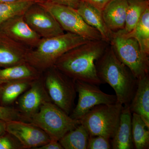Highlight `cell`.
I'll return each instance as SVG.
<instances>
[{"instance_id": "obj_23", "label": "cell", "mask_w": 149, "mask_h": 149, "mask_svg": "<svg viewBox=\"0 0 149 149\" xmlns=\"http://www.w3.org/2000/svg\"><path fill=\"white\" fill-rule=\"evenodd\" d=\"M128 6L124 29L118 32L123 34L131 32L149 7V0H128Z\"/></svg>"}, {"instance_id": "obj_12", "label": "cell", "mask_w": 149, "mask_h": 149, "mask_svg": "<svg viewBox=\"0 0 149 149\" xmlns=\"http://www.w3.org/2000/svg\"><path fill=\"white\" fill-rule=\"evenodd\" d=\"M52 101L44 84L43 78L34 80L31 86L18 98L17 110L28 122L47 102Z\"/></svg>"}, {"instance_id": "obj_15", "label": "cell", "mask_w": 149, "mask_h": 149, "mask_svg": "<svg viewBox=\"0 0 149 149\" xmlns=\"http://www.w3.org/2000/svg\"><path fill=\"white\" fill-rule=\"evenodd\" d=\"M132 118L129 105H124L117 129L112 139V149H134L132 139Z\"/></svg>"}, {"instance_id": "obj_24", "label": "cell", "mask_w": 149, "mask_h": 149, "mask_svg": "<svg viewBox=\"0 0 149 149\" xmlns=\"http://www.w3.org/2000/svg\"><path fill=\"white\" fill-rule=\"evenodd\" d=\"M132 139L134 148H149V128L139 115L132 113Z\"/></svg>"}, {"instance_id": "obj_18", "label": "cell", "mask_w": 149, "mask_h": 149, "mask_svg": "<svg viewBox=\"0 0 149 149\" xmlns=\"http://www.w3.org/2000/svg\"><path fill=\"white\" fill-rule=\"evenodd\" d=\"M76 10L84 21L97 29L101 35L102 40L109 44L111 32L106 25L102 12L83 0Z\"/></svg>"}, {"instance_id": "obj_6", "label": "cell", "mask_w": 149, "mask_h": 149, "mask_svg": "<svg viewBox=\"0 0 149 149\" xmlns=\"http://www.w3.org/2000/svg\"><path fill=\"white\" fill-rule=\"evenodd\" d=\"M109 45L117 58L137 79L149 74V56L143 52L136 39L111 32Z\"/></svg>"}, {"instance_id": "obj_33", "label": "cell", "mask_w": 149, "mask_h": 149, "mask_svg": "<svg viewBox=\"0 0 149 149\" xmlns=\"http://www.w3.org/2000/svg\"><path fill=\"white\" fill-rule=\"evenodd\" d=\"M20 1V0H0V3H1L15 2L18 1Z\"/></svg>"}, {"instance_id": "obj_21", "label": "cell", "mask_w": 149, "mask_h": 149, "mask_svg": "<svg viewBox=\"0 0 149 149\" xmlns=\"http://www.w3.org/2000/svg\"><path fill=\"white\" fill-rule=\"evenodd\" d=\"M116 32L123 37L136 39L143 52L149 56V7L145 11L141 19L131 32L126 34Z\"/></svg>"}, {"instance_id": "obj_13", "label": "cell", "mask_w": 149, "mask_h": 149, "mask_svg": "<svg viewBox=\"0 0 149 149\" xmlns=\"http://www.w3.org/2000/svg\"><path fill=\"white\" fill-rule=\"evenodd\" d=\"M0 31L29 49L36 47L42 38L27 24L23 15L7 20L0 26Z\"/></svg>"}, {"instance_id": "obj_10", "label": "cell", "mask_w": 149, "mask_h": 149, "mask_svg": "<svg viewBox=\"0 0 149 149\" xmlns=\"http://www.w3.org/2000/svg\"><path fill=\"white\" fill-rule=\"evenodd\" d=\"M25 21L41 38H48L64 33L53 16L38 3L29 8L24 15Z\"/></svg>"}, {"instance_id": "obj_11", "label": "cell", "mask_w": 149, "mask_h": 149, "mask_svg": "<svg viewBox=\"0 0 149 149\" xmlns=\"http://www.w3.org/2000/svg\"><path fill=\"white\" fill-rule=\"evenodd\" d=\"M6 131L14 136L24 149L39 148L51 141L47 134L31 123L22 120L6 121Z\"/></svg>"}, {"instance_id": "obj_4", "label": "cell", "mask_w": 149, "mask_h": 149, "mask_svg": "<svg viewBox=\"0 0 149 149\" xmlns=\"http://www.w3.org/2000/svg\"><path fill=\"white\" fill-rule=\"evenodd\" d=\"M28 122L44 130L51 140L58 141L80 124V120L70 117L52 101L44 104L38 112L29 118Z\"/></svg>"}, {"instance_id": "obj_31", "label": "cell", "mask_w": 149, "mask_h": 149, "mask_svg": "<svg viewBox=\"0 0 149 149\" xmlns=\"http://www.w3.org/2000/svg\"><path fill=\"white\" fill-rule=\"evenodd\" d=\"M35 149H63L58 141L51 140L48 143Z\"/></svg>"}, {"instance_id": "obj_3", "label": "cell", "mask_w": 149, "mask_h": 149, "mask_svg": "<svg viewBox=\"0 0 149 149\" xmlns=\"http://www.w3.org/2000/svg\"><path fill=\"white\" fill-rule=\"evenodd\" d=\"M89 41L67 32L58 36L42 38L36 47L29 49L26 62L40 72H44L54 66L57 60L67 52Z\"/></svg>"}, {"instance_id": "obj_30", "label": "cell", "mask_w": 149, "mask_h": 149, "mask_svg": "<svg viewBox=\"0 0 149 149\" xmlns=\"http://www.w3.org/2000/svg\"><path fill=\"white\" fill-rule=\"evenodd\" d=\"M53 2L76 9L82 0H51Z\"/></svg>"}, {"instance_id": "obj_28", "label": "cell", "mask_w": 149, "mask_h": 149, "mask_svg": "<svg viewBox=\"0 0 149 149\" xmlns=\"http://www.w3.org/2000/svg\"><path fill=\"white\" fill-rule=\"evenodd\" d=\"M110 140L102 136H90L87 149H112Z\"/></svg>"}, {"instance_id": "obj_8", "label": "cell", "mask_w": 149, "mask_h": 149, "mask_svg": "<svg viewBox=\"0 0 149 149\" xmlns=\"http://www.w3.org/2000/svg\"><path fill=\"white\" fill-rule=\"evenodd\" d=\"M38 3L53 16L64 31L90 41L102 40L100 32L87 24L75 9L56 3L51 0Z\"/></svg>"}, {"instance_id": "obj_17", "label": "cell", "mask_w": 149, "mask_h": 149, "mask_svg": "<svg viewBox=\"0 0 149 149\" xmlns=\"http://www.w3.org/2000/svg\"><path fill=\"white\" fill-rule=\"evenodd\" d=\"M128 0H112L102 11L107 27L111 32L124 29Z\"/></svg>"}, {"instance_id": "obj_5", "label": "cell", "mask_w": 149, "mask_h": 149, "mask_svg": "<svg viewBox=\"0 0 149 149\" xmlns=\"http://www.w3.org/2000/svg\"><path fill=\"white\" fill-rule=\"evenodd\" d=\"M123 105L116 102L94 107L81 119L90 136H100L112 139L118 126Z\"/></svg>"}, {"instance_id": "obj_1", "label": "cell", "mask_w": 149, "mask_h": 149, "mask_svg": "<svg viewBox=\"0 0 149 149\" xmlns=\"http://www.w3.org/2000/svg\"><path fill=\"white\" fill-rule=\"evenodd\" d=\"M109 45L103 40L89 41L63 55L54 66L75 81L97 85L104 84L98 76L95 62Z\"/></svg>"}, {"instance_id": "obj_29", "label": "cell", "mask_w": 149, "mask_h": 149, "mask_svg": "<svg viewBox=\"0 0 149 149\" xmlns=\"http://www.w3.org/2000/svg\"><path fill=\"white\" fill-rule=\"evenodd\" d=\"M84 1L90 4L94 7L95 8L100 11L103 10L112 0H83Z\"/></svg>"}, {"instance_id": "obj_32", "label": "cell", "mask_w": 149, "mask_h": 149, "mask_svg": "<svg viewBox=\"0 0 149 149\" xmlns=\"http://www.w3.org/2000/svg\"><path fill=\"white\" fill-rule=\"evenodd\" d=\"M6 132V121L0 119V135Z\"/></svg>"}, {"instance_id": "obj_9", "label": "cell", "mask_w": 149, "mask_h": 149, "mask_svg": "<svg viewBox=\"0 0 149 149\" xmlns=\"http://www.w3.org/2000/svg\"><path fill=\"white\" fill-rule=\"evenodd\" d=\"M75 83L78 99L76 106L70 114L73 119L80 120L96 106L117 102L116 95L104 93L97 85L79 80H75Z\"/></svg>"}, {"instance_id": "obj_2", "label": "cell", "mask_w": 149, "mask_h": 149, "mask_svg": "<svg viewBox=\"0 0 149 149\" xmlns=\"http://www.w3.org/2000/svg\"><path fill=\"white\" fill-rule=\"evenodd\" d=\"M95 65L100 79L114 90L117 102L124 105L130 104L136 91L138 79L117 58L110 45L96 61Z\"/></svg>"}, {"instance_id": "obj_20", "label": "cell", "mask_w": 149, "mask_h": 149, "mask_svg": "<svg viewBox=\"0 0 149 149\" xmlns=\"http://www.w3.org/2000/svg\"><path fill=\"white\" fill-rule=\"evenodd\" d=\"M33 81L18 80L0 85V105L12 107L20 95L30 87Z\"/></svg>"}, {"instance_id": "obj_34", "label": "cell", "mask_w": 149, "mask_h": 149, "mask_svg": "<svg viewBox=\"0 0 149 149\" xmlns=\"http://www.w3.org/2000/svg\"><path fill=\"white\" fill-rule=\"evenodd\" d=\"M39 1H40V2H42L43 1H45V0H38Z\"/></svg>"}, {"instance_id": "obj_14", "label": "cell", "mask_w": 149, "mask_h": 149, "mask_svg": "<svg viewBox=\"0 0 149 149\" xmlns=\"http://www.w3.org/2000/svg\"><path fill=\"white\" fill-rule=\"evenodd\" d=\"M29 49L0 31V68L26 62Z\"/></svg>"}, {"instance_id": "obj_7", "label": "cell", "mask_w": 149, "mask_h": 149, "mask_svg": "<svg viewBox=\"0 0 149 149\" xmlns=\"http://www.w3.org/2000/svg\"><path fill=\"white\" fill-rule=\"evenodd\" d=\"M45 71L43 80L51 101L70 115L76 97L75 81L54 66Z\"/></svg>"}, {"instance_id": "obj_19", "label": "cell", "mask_w": 149, "mask_h": 149, "mask_svg": "<svg viewBox=\"0 0 149 149\" xmlns=\"http://www.w3.org/2000/svg\"><path fill=\"white\" fill-rule=\"evenodd\" d=\"M41 76L42 72L25 62L0 68V85L18 80H34Z\"/></svg>"}, {"instance_id": "obj_26", "label": "cell", "mask_w": 149, "mask_h": 149, "mask_svg": "<svg viewBox=\"0 0 149 149\" xmlns=\"http://www.w3.org/2000/svg\"><path fill=\"white\" fill-rule=\"evenodd\" d=\"M0 119L5 121L22 120L26 121V119L17 109L12 107H6L0 105Z\"/></svg>"}, {"instance_id": "obj_22", "label": "cell", "mask_w": 149, "mask_h": 149, "mask_svg": "<svg viewBox=\"0 0 149 149\" xmlns=\"http://www.w3.org/2000/svg\"><path fill=\"white\" fill-rule=\"evenodd\" d=\"M90 135L82 124L66 133L58 142L63 149H87Z\"/></svg>"}, {"instance_id": "obj_25", "label": "cell", "mask_w": 149, "mask_h": 149, "mask_svg": "<svg viewBox=\"0 0 149 149\" xmlns=\"http://www.w3.org/2000/svg\"><path fill=\"white\" fill-rule=\"evenodd\" d=\"M38 0H20L13 3H0V26L12 17L17 15H24L30 7L36 3Z\"/></svg>"}, {"instance_id": "obj_16", "label": "cell", "mask_w": 149, "mask_h": 149, "mask_svg": "<svg viewBox=\"0 0 149 149\" xmlns=\"http://www.w3.org/2000/svg\"><path fill=\"white\" fill-rule=\"evenodd\" d=\"M129 107L132 113L139 115L149 128V75L138 79L137 88Z\"/></svg>"}, {"instance_id": "obj_27", "label": "cell", "mask_w": 149, "mask_h": 149, "mask_svg": "<svg viewBox=\"0 0 149 149\" xmlns=\"http://www.w3.org/2000/svg\"><path fill=\"white\" fill-rule=\"evenodd\" d=\"M0 149H24V148L14 136L6 131L0 135Z\"/></svg>"}]
</instances>
